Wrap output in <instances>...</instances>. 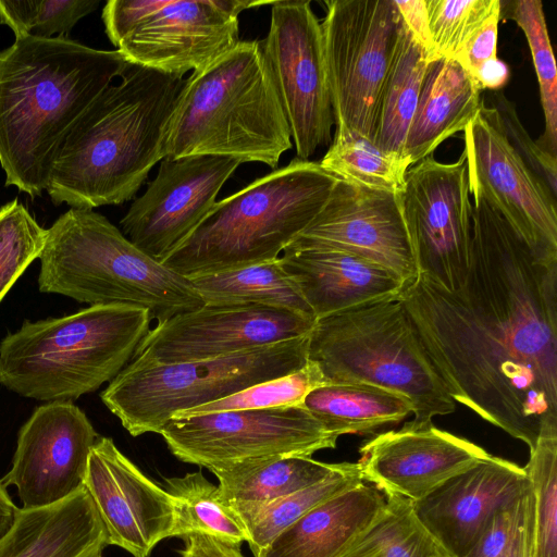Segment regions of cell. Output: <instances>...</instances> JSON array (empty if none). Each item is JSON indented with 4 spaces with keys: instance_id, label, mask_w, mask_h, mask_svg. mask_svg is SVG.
<instances>
[{
    "instance_id": "49",
    "label": "cell",
    "mask_w": 557,
    "mask_h": 557,
    "mask_svg": "<svg viewBox=\"0 0 557 557\" xmlns=\"http://www.w3.org/2000/svg\"><path fill=\"white\" fill-rule=\"evenodd\" d=\"M435 557H442V556H441V555H437V556H435Z\"/></svg>"
},
{
    "instance_id": "14",
    "label": "cell",
    "mask_w": 557,
    "mask_h": 557,
    "mask_svg": "<svg viewBox=\"0 0 557 557\" xmlns=\"http://www.w3.org/2000/svg\"><path fill=\"white\" fill-rule=\"evenodd\" d=\"M418 274L453 290L470 262L472 202L466 157L442 163L426 157L411 165L400 193Z\"/></svg>"
},
{
    "instance_id": "3",
    "label": "cell",
    "mask_w": 557,
    "mask_h": 557,
    "mask_svg": "<svg viewBox=\"0 0 557 557\" xmlns=\"http://www.w3.org/2000/svg\"><path fill=\"white\" fill-rule=\"evenodd\" d=\"M184 83L129 63L66 136L46 189L51 201L94 209L131 200L164 158L165 132Z\"/></svg>"
},
{
    "instance_id": "32",
    "label": "cell",
    "mask_w": 557,
    "mask_h": 557,
    "mask_svg": "<svg viewBox=\"0 0 557 557\" xmlns=\"http://www.w3.org/2000/svg\"><path fill=\"white\" fill-rule=\"evenodd\" d=\"M164 484L174 503L172 537L208 535L236 547L246 542V531L237 515L223 499L219 486L200 470L165 479Z\"/></svg>"
},
{
    "instance_id": "5",
    "label": "cell",
    "mask_w": 557,
    "mask_h": 557,
    "mask_svg": "<svg viewBox=\"0 0 557 557\" xmlns=\"http://www.w3.org/2000/svg\"><path fill=\"white\" fill-rule=\"evenodd\" d=\"M151 320L147 309L121 304L25 320L0 342V384L26 398L73 401L132 361Z\"/></svg>"
},
{
    "instance_id": "37",
    "label": "cell",
    "mask_w": 557,
    "mask_h": 557,
    "mask_svg": "<svg viewBox=\"0 0 557 557\" xmlns=\"http://www.w3.org/2000/svg\"><path fill=\"white\" fill-rule=\"evenodd\" d=\"M429 28L436 57L457 59L495 16L499 0H425Z\"/></svg>"
},
{
    "instance_id": "4",
    "label": "cell",
    "mask_w": 557,
    "mask_h": 557,
    "mask_svg": "<svg viewBox=\"0 0 557 557\" xmlns=\"http://www.w3.org/2000/svg\"><path fill=\"white\" fill-rule=\"evenodd\" d=\"M261 41L239 40L185 79L164 137V158L219 156L276 170L293 146Z\"/></svg>"
},
{
    "instance_id": "19",
    "label": "cell",
    "mask_w": 557,
    "mask_h": 557,
    "mask_svg": "<svg viewBox=\"0 0 557 557\" xmlns=\"http://www.w3.org/2000/svg\"><path fill=\"white\" fill-rule=\"evenodd\" d=\"M84 487L109 545L133 557H149L158 543L172 537L175 510L171 495L144 474L112 438L99 436L92 446Z\"/></svg>"
},
{
    "instance_id": "25",
    "label": "cell",
    "mask_w": 557,
    "mask_h": 557,
    "mask_svg": "<svg viewBox=\"0 0 557 557\" xmlns=\"http://www.w3.org/2000/svg\"><path fill=\"white\" fill-rule=\"evenodd\" d=\"M108 536L83 487L63 502L40 509H20L0 540V557H100Z\"/></svg>"
},
{
    "instance_id": "29",
    "label": "cell",
    "mask_w": 557,
    "mask_h": 557,
    "mask_svg": "<svg viewBox=\"0 0 557 557\" xmlns=\"http://www.w3.org/2000/svg\"><path fill=\"white\" fill-rule=\"evenodd\" d=\"M302 406L337 436L371 434L412 413L403 395L367 384H327L310 392Z\"/></svg>"
},
{
    "instance_id": "47",
    "label": "cell",
    "mask_w": 557,
    "mask_h": 557,
    "mask_svg": "<svg viewBox=\"0 0 557 557\" xmlns=\"http://www.w3.org/2000/svg\"><path fill=\"white\" fill-rule=\"evenodd\" d=\"M481 89H499L509 78L508 65L498 58L484 63L473 76Z\"/></svg>"
},
{
    "instance_id": "22",
    "label": "cell",
    "mask_w": 557,
    "mask_h": 557,
    "mask_svg": "<svg viewBox=\"0 0 557 557\" xmlns=\"http://www.w3.org/2000/svg\"><path fill=\"white\" fill-rule=\"evenodd\" d=\"M530 486L524 468L488 455L411 502L412 513L442 557H467L492 516Z\"/></svg>"
},
{
    "instance_id": "26",
    "label": "cell",
    "mask_w": 557,
    "mask_h": 557,
    "mask_svg": "<svg viewBox=\"0 0 557 557\" xmlns=\"http://www.w3.org/2000/svg\"><path fill=\"white\" fill-rule=\"evenodd\" d=\"M481 90L457 60L438 57L429 61L404 147L410 166L463 132L483 103Z\"/></svg>"
},
{
    "instance_id": "36",
    "label": "cell",
    "mask_w": 557,
    "mask_h": 557,
    "mask_svg": "<svg viewBox=\"0 0 557 557\" xmlns=\"http://www.w3.org/2000/svg\"><path fill=\"white\" fill-rule=\"evenodd\" d=\"M511 17L524 33L532 54L545 117L544 148L556 156L557 70L542 2L518 0Z\"/></svg>"
},
{
    "instance_id": "28",
    "label": "cell",
    "mask_w": 557,
    "mask_h": 557,
    "mask_svg": "<svg viewBox=\"0 0 557 557\" xmlns=\"http://www.w3.org/2000/svg\"><path fill=\"white\" fill-rule=\"evenodd\" d=\"M428 63V54L400 17L393 57L379 98L373 137L374 145L388 154L405 159L406 137Z\"/></svg>"
},
{
    "instance_id": "33",
    "label": "cell",
    "mask_w": 557,
    "mask_h": 557,
    "mask_svg": "<svg viewBox=\"0 0 557 557\" xmlns=\"http://www.w3.org/2000/svg\"><path fill=\"white\" fill-rule=\"evenodd\" d=\"M321 168L339 180L354 185L400 193L409 163L379 149L373 141L336 125L332 144L319 162Z\"/></svg>"
},
{
    "instance_id": "15",
    "label": "cell",
    "mask_w": 557,
    "mask_h": 557,
    "mask_svg": "<svg viewBox=\"0 0 557 557\" xmlns=\"http://www.w3.org/2000/svg\"><path fill=\"white\" fill-rule=\"evenodd\" d=\"M261 41L286 114L297 158L308 160L331 141L334 123L321 24L310 1H271Z\"/></svg>"
},
{
    "instance_id": "43",
    "label": "cell",
    "mask_w": 557,
    "mask_h": 557,
    "mask_svg": "<svg viewBox=\"0 0 557 557\" xmlns=\"http://www.w3.org/2000/svg\"><path fill=\"white\" fill-rule=\"evenodd\" d=\"M500 16L490 20L476 36L468 44L461 54L455 59L473 77L487 61L497 58V33ZM474 79V78H473Z\"/></svg>"
},
{
    "instance_id": "23",
    "label": "cell",
    "mask_w": 557,
    "mask_h": 557,
    "mask_svg": "<svg viewBox=\"0 0 557 557\" xmlns=\"http://www.w3.org/2000/svg\"><path fill=\"white\" fill-rule=\"evenodd\" d=\"M314 318L397 299L406 284L388 270L301 236L278 257Z\"/></svg>"
},
{
    "instance_id": "12",
    "label": "cell",
    "mask_w": 557,
    "mask_h": 557,
    "mask_svg": "<svg viewBox=\"0 0 557 557\" xmlns=\"http://www.w3.org/2000/svg\"><path fill=\"white\" fill-rule=\"evenodd\" d=\"M181 461L209 471L274 456H312L339 436L301 406L231 410L170 419L159 431Z\"/></svg>"
},
{
    "instance_id": "17",
    "label": "cell",
    "mask_w": 557,
    "mask_h": 557,
    "mask_svg": "<svg viewBox=\"0 0 557 557\" xmlns=\"http://www.w3.org/2000/svg\"><path fill=\"white\" fill-rule=\"evenodd\" d=\"M240 164L219 156L163 158L156 177L120 221L121 232L162 263L206 219Z\"/></svg>"
},
{
    "instance_id": "45",
    "label": "cell",
    "mask_w": 557,
    "mask_h": 557,
    "mask_svg": "<svg viewBox=\"0 0 557 557\" xmlns=\"http://www.w3.org/2000/svg\"><path fill=\"white\" fill-rule=\"evenodd\" d=\"M185 544L181 557H245L239 547L218 541L208 535H190L183 539Z\"/></svg>"
},
{
    "instance_id": "40",
    "label": "cell",
    "mask_w": 557,
    "mask_h": 557,
    "mask_svg": "<svg viewBox=\"0 0 557 557\" xmlns=\"http://www.w3.org/2000/svg\"><path fill=\"white\" fill-rule=\"evenodd\" d=\"M45 238L46 228L17 199L0 208V301L38 259Z\"/></svg>"
},
{
    "instance_id": "35",
    "label": "cell",
    "mask_w": 557,
    "mask_h": 557,
    "mask_svg": "<svg viewBox=\"0 0 557 557\" xmlns=\"http://www.w3.org/2000/svg\"><path fill=\"white\" fill-rule=\"evenodd\" d=\"M385 517L345 557H435L441 555L412 513L411 502L388 496Z\"/></svg>"
},
{
    "instance_id": "21",
    "label": "cell",
    "mask_w": 557,
    "mask_h": 557,
    "mask_svg": "<svg viewBox=\"0 0 557 557\" xmlns=\"http://www.w3.org/2000/svg\"><path fill=\"white\" fill-rule=\"evenodd\" d=\"M364 482L386 497L418 502L490 454L481 446L432 422L411 420L376 434L359 447Z\"/></svg>"
},
{
    "instance_id": "27",
    "label": "cell",
    "mask_w": 557,
    "mask_h": 557,
    "mask_svg": "<svg viewBox=\"0 0 557 557\" xmlns=\"http://www.w3.org/2000/svg\"><path fill=\"white\" fill-rule=\"evenodd\" d=\"M342 466L310 456H274L246 460L212 472L230 507L258 505L313 485Z\"/></svg>"
},
{
    "instance_id": "50",
    "label": "cell",
    "mask_w": 557,
    "mask_h": 557,
    "mask_svg": "<svg viewBox=\"0 0 557 557\" xmlns=\"http://www.w3.org/2000/svg\"><path fill=\"white\" fill-rule=\"evenodd\" d=\"M101 557V556H100Z\"/></svg>"
},
{
    "instance_id": "6",
    "label": "cell",
    "mask_w": 557,
    "mask_h": 557,
    "mask_svg": "<svg viewBox=\"0 0 557 557\" xmlns=\"http://www.w3.org/2000/svg\"><path fill=\"white\" fill-rule=\"evenodd\" d=\"M38 259L41 293L144 308L158 322L203 306L189 278L138 249L92 209L61 214L46 228Z\"/></svg>"
},
{
    "instance_id": "18",
    "label": "cell",
    "mask_w": 557,
    "mask_h": 557,
    "mask_svg": "<svg viewBox=\"0 0 557 557\" xmlns=\"http://www.w3.org/2000/svg\"><path fill=\"white\" fill-rule=\"evenodd\" d=\"M98 437L72 401L38 406L20 429L12 467L0 482L16 488L24 510L59 504L84 487Z\"/></svg>"
},
{
    "instance_id": "42",
    "label": "cell",
    "mask_w": 557,
    "mask_h": 557,
    "mask_svg": "<svg viewBox=\"0 0 557 557\" xmlns=\"http://www.w3.org/2000/svg\"><path fill=\"white\" fill-rule=\"evenodd\" d=\"M532 488L498 509L467 557H498L511 543L532 500Z\"/></svg>"
},
{
    "instance_id": "48",
    "label": "cell",
    "mask_w": 557,
    "mask_h": 557,
    "mask_svg": "<svg viewBox=\"0 0 557 557\" xmlns=\"http://www.w3.org/2000/svg\"><path fill=\"white\" fill-rule=\"evenodd\" d=\"M20 509L9 493L5 486L0 482V540H2L14 525L18 516Z\"/></svg>"
},
{
    "instance_id": "8",
    "label": "cell",
    "mask_w": 557,
    "mask_h": 557,
    "mask_svg": "<svg viewBox=\"0 0 557 557\" xmlns=\"http://www.w3.org/2000/svg\"><path fill=\"white\" fill-rule=\"evenodd\" d=\"M308 360L327 384H367L403 395L412 405L413 421L432 422L456 410L398 299L318 319Z\"/></svg>"
},
{
    "instance_id": "34",
    "label": "cell",
    "mask_w": 557,
    "mask_h": 557,
    "mask_svg": "<svg viewBox=\"0 0 557 557\" xmlns=\"http://www.w3.org/2000/svg\"><path fill=\"white\" fill-rule=\"evenodd\" d=\"M324 385L327 383L319 367L308 360L297 371L256 383L215 401L178 411L173 418L219 411L301 406L310 392Z\"/></svg>"
},
{
    "instance_id": "9",
    "label": "cell",
    "mask_w": 557,
    "mask_h": 557,
    "mask_svg": "<svg viewBox=\"0 0 557 557\" xmlns=\"http://www.w3.org/2000/svg\"><path fill=\"white\" fill-rule=\"evenodd\" d=\"M309 334L197 361L156 363L132 359L100 398L132 436L159 433L178 411L301 369L308 362Z\"/></svg>"
},
{
    "instance_id": "30",
    "label": "cell",
    "mask_w": 557,
    "mask_h": 557,
    "mask_svg": "<svg viewBox=\"0 0 557 557\" xmlns=\"http://www.w3.org/2000/svg\"><path fill=\"white\" fill-rule=\"evenodd\" d=\"M189 281L203 305H258L288 309L314 318L296 285L282 268L278 258L193 276Z\"/></svg>"
},
{
    "instance_id": "2",
    "label": "cell",
    "mask_w": 557,
    "mask_h": 557,
    "mask_svg": "<svg viewBox=\"0 0 557 557\" xmlns=\"http://www.w3.org/2000/svg\"><path fill=\"white\" fill-rule=\"evenodd\" d=\"M129 62L67 37L25 35L0 51V165L5 186L32 198L47 189L77 119Z\"/></svg>"
},
{
    "instance_id": "24",
    "label": "cell",
    "mask_w": 557,
    "mask_h": 557,
    "mask_svg": "<svg viewBox=\"0 0 557 557\" xmlns=\"http://www.w3.org/2000/svg\"><path fill=\"white\" fill-rule=\"evenodd\" d=\"M386 496L366 482L314 507L260 557H345L385 517Z\"/></svg>"
},
{
    "instance_id": "44",
    "label": "cell",
    "mask_w": 557,
    "mask_h": 557,
    "mask_svg": "<svg viewBox=\"0 0 557 557\" xmlns=\"http://www.w3.org/2000/svg\"><path fill=\"white\" fill-rule=\"evenodd\" d=\"M395 4L403 22L428 54L429 61L437 58L430 34L425 0H395Z\"/></svg>"
},
{
    "instance_id": "11",
    "label": "cell",
    "mask_w": 557,
    "mask_h": 557,
    "mask_svg": "<svg viewBox=\"0 0 557 557\" xmlns=\"http://www.w3.org/2000/svg\"><path fill=\"white\" fill-rule=\"evenodd\" d=\"M321 24L335 125L373 141L400 15L395 0H330Z\"/></svg>"
},
{
    "instance_id": "16",
    "label": "cell",
    "mask_w": 557,
    "mask_h": 557,
    "mask_svg": "<svg viewBox=\"0 0 557 557\" xmlns=\"http://www.w3.org/2000/svg\"><path fill=\"white\" fill-rule=\"evenodd\" d=\"M315 321L282 308L203 305L158 322L133 359L178 363L230 356L308 335Z\"/></svg>"
},
{
    "instance_id": "46",
    "label": "cell",
    "mask_w": 557,
    "mask_h": 557,
    "mask_svg": "<svg viewBox=\"0 0 557 557\" xmlns=\"http://www.w3.org/2000/svg\"><path fill=\"white\" fill-rule=\"evenodd\" d=\"M535 525H534V499L528 507L522 524L511 543L498 557H534Z\"/></svg>"
},
{
    "instance_id": "1",
    "label": "cell",
    "mask_w": 557,
    "mask_h": 557,
    "mask_svg": "<svg viewBox=\"0 0 557 557\" xmlns=\"http://www.w3.org/2000/svg\"><path fill=\"white\" fill-rule=\"evenodd\" d=\"M470 262L449 290L418 274L398 296L449 395L532 450L557 432V262L471 194Z\"/></svg>"
},
{
    "instance_id": "31",
    "label": "cell",
    "mask_w": 557,
    "mask_h": 557,
    "mask_svg": "<svg viewBox=\"0 0 557 557\" xmlns=\"http://www.w3.org/2000/svg\"><path fill=\"white\" fill-rule=\"evenodd\" d=\"M364 482L358 462H342L324 480L264 504L232 507L240 520L255 557L286 528L323 502Z\"/></svg>"
},
{
    "instance_id": "39",
    "label": "cell",
    "mask_w": 557,
    "mask_h": 557,
    "mask_svg": "<svg viewBox=\"0 0 557 557\" xmlns=\"http://www.w3.org/2000/svg\"><path fill=\"white\" fill-rule=\"evenodd\" d=\"M99 3L100 0H0V23L9 26L15 38L66 37Z\"/></svg>"
},
{
    "instance_id": "10",
    "label": "cell",
    "mask_w": 557,
    "mask_h": 557,
    "mask_svg": "<svg viewBox=\"0 0 557 557\" xmlns=\"http://www.w3.org/2000/svg\"><path fill=\"white\" fill-rule=\"evenodd\" d=\"M271 1L110 0L102 9L108 38L129 63L184 77L239 42L238 15Z\"/></svg>"
},
{
    "instance_id": "38",
    "label": "cell",
    "mask_w": 557,
    "mask_h": 557,
    "mask_svg": "<svg viewBox=\"0 0 557 557\" xmlns=\"http://www.w3.org/2000/svg\"><path fill=\"white\" fill-rule=\"evenodd\" d=\"M534 499V557H557V432H544L524 467Z\"/></svg>"
},
{
    "instance_id": "13",
    "label": "cell",
    "mask_w": 557,
    "mask_h": 557,
    "mask_svg": "<svg viewBox=\"0 0 557 557\" xmlns=\"http://www.w3.org/2000/svg\"><path fill=\"white\" fill-rule=\"evenodd\" d=\"M470 194H481L543 261L557 262V197L509 143L495 107L463 129Z\"/></svg>"
},
{
    "instance_id": "7",
    "label": "cell",
    "mask_w": 557,
    "mask_h": 557,
    "mask_svg": "<svg viewBox=\"0 0 557 557\" xmlns=\"http://www.w3.org/2000/svg\"><path fill=\"white\" fill-rule=\"evenodd\" d=\"M337 177L295 158L215 202L162 264L189 278L277 259L325 205Z\"/></svg>"
},
{
    "instance_id": "20",
    "label": "cell",
    "mask_w": 557,
    "mask_h": 557,
    "mask_svg": "<svg viewBox=\"0 0 557 557\" xmlns=\"http://www.w3.org/2000/svg\"><path fill=\"white\" fill-rule=\"evenodd\" d=\"M400 193L338 178L323 208L299 236L377 264L408 284L418 269Z\"/></svg>"
},
{
    "instance_id": "41",
    "label": "cell",
    "mask_w": 557,
    "mask_h": 557,
    "mask_svg": "<svg viewBox=\"0 0 557 557\" xmlns=\"http://www.w3.org/2000/svg\"><path fill=\"white\" fill-rule=\"evenodd\" d=\"M494 107L498 111L500 124L509 143L557 197L556 156L530 138L513 104L503 95L497 96V104Z\"/></svg>"
}]
</instances>
